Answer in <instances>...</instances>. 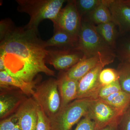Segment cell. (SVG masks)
Segmentation results:
<instances>
[{"label": "cell", "instance_id": "1", "mask_svg": "<svg viewBox=\"0 0 130 130\" xmlns=\"http://www.w3.org/2000/svg\"><path fill=\"white\" fill-rule=\"evenodd\" d=\"M48 50L37 31L17 27L10 19L0 22V58L5 71L12 76L30 83L40 73L55 76L46 64Z\"/></svg>", "mask_w": 130, "mask_h": 130}, {"label": "cell", "instance_id": "2", "mask_svg": "<svg viewBox=\"0 0 130 130\" xmlns=\"http://www.w3.org/2000/svg\"><path fill=\"white\" fill-rule=\"evenodd\" d=\"M18 11L29 14V21L24 27L38 31V26L44 20L53 22L62 9L65 0H16Z\"/></svg>", "mask_w": 130, "mask_h": 130}, {"label": "cell", "instance_id": "3", "mask_svg": "<svg viewBox=\"0 0 130 130\" xmlns=\"http://www.w3.org/2000/svg\"><path fill=\"white\" fill-rule=\"evenodd\" d=\"M110 48L101 37L91 22L81 20V29L78 35L76 49L83 53L84 56L90 57L101 54L114 56Z\"/></svg>", "mask_w": 130, "mask_h": 130}, {"label": "cell", "instance_id": "4", "mask_svg": "<svg viewBox=\"0 0 130 130\" xmlns=\"http://www.w3.org/2000/svg\"><path fill=\"white\" fill-rule=\"evenodd\" d=\"M91 100L77 99L60 108L53 118L49 119L51 130H72L88 113Z\"/></svg>", "mask_w": 130, "mask_h": 130}, {"label": "cell", "instance_id": "5", "mask_svg": "<svg viewBox=\"0 0 130 130\" xmlns=\"http://www.w3.org/2000/svg\"><path fill=\"white\" fill-rule=\"evenodd\" d=\"M32 97L49 119L53 118L61 104L57 79L50 78L36 86Z\"/></svg>", "mask_w": 130, "mask_h": 130}, {"label": "cell", "instance_id": "6", "mask_svg": "<svg viewBox=\"0 0 130 130\" xmlns=\"http://www.w3.org/2000/svg\"><path fill=\"white\" fill-rule=\"evenodd\" d=\"M123 113L102 100L92 99L86 115L94 122L95 130L118 124Z\"/></svg>", "mask_w": 130, "mask_h": 130}, {"label": "cell", "instance_id": "7", "mask_svg": "<svg viewBox=\"0 0 130 130\" xmlns=\"http://www.w3.org/2000/svg\"><path fill=\"white\" fill-rule=\"evenodd\" d=\"M81 20L75 1H68L66 6L61 10L56 20L53 23V25L58 26L78 39Z\"/></svg>", "mask_w": 130, "mask_h": 130}, {"label": "cell", "instance_id": "8", "mask_svg": "<svg viewBox=\"0 0 130 130\" xmlns=\"http://www.w3.org/2000/svg\"><path fill=\"white\" fill-rule=\"evenodd\" d=\"M110 63L104 61L100 63L78 81L77 99H95L102 86L99 81L100 72L106 65Z\"/></svg>", "mask_w": 130, "mask_h": 130}, {"label": "cell", "instance_id": "9", "mask_svg": "<svg viewBox=\"0 0 130 130\" xmlns=\"http://www.w3.org/2000/svg\"><path fill=\"white\" fill-rule=\"evenodd\" d=\"M84 57L82 52L76 49L48 50L46 63L60 71L69 70Z\"/></svg>", "mask_w": 130, "mask_h": 130}, {"label": "cell", "instance_id": "10", "mask_svg": "<svg viewBox=\"0 0 130 130\" xmlns=\"http://www.w3.org/2000/svg\"><path fill=\"white\" fill-rule=\"evenodd\" d=\"M40 106L32 97L26 98L21 103L15 114L21 130H36Z\"/></svg>", "mask_w": 130, "mask_h": 130}, {"label": "cell", "instance_id": "11", "mask_svg": "<svg viewBox=\"0 0 130 130\" xmlns=\"http://www.w3.org/2000/svg\"><path fill=\"white\" fill-rule=\"evenodd\" d=\"M113 59L114 56H106L101 54L90 57L84 56L78 63L64 73L70 78L79 81L100 63L104 61L111 63Z\"/></svg>", "mask_w": 130, "mask_h": 130}, {"label": "cell", "instance_id": "12", "mask_svg": "<svg viewBox=\"0 0 130 130\" xmlns=\"http://www.w3.org/2000/svg\"><path fill=\"white\" fill-rule=\"evenodd\" d=\"M1 91L0 95V118H6L15 113L21 103L26 99L22 91H12L10 89Z\"/></svg>", "mask_w": 130, "mask_h": 130}, {"label": "cell", "instance_id": "13", "mask_svg": "<svg viewBox=\"0 0 130 130\" xmlns=\"http://www.w3.org/2000/svg\"><path fill=\"white\" fill-rule=\"evenodd\" d=\"M113 21L119 27L121 33L130 30V7L122 1L107 0Z\"/></svg>", "mask_w": 130, "mask_h": 130}, {"label": "cell", "instance_id": "14", "mask_svg": "<svg viewBox=\"0 0 130 130\" xmlns=\"http://www.w3.org/2000/svg\"><path fill=\"white\" fill-rule=\"evenodd\" d=\"M57 80L62 108L76 100L78 81L70 78L64 72L59 76Z\"/></svg>", "mask_w": 130, "mask_h": 130}, {"label": "cell", "instance_id": "15", "mask_svg": "<svg viewBox=\"0 0 130 130\" xmlns=\"http://www.w3.org/2000/svg\"><path fill=\"white\" fill-rule=\"evenodd\" d=\"M53 26L54 35L50 39L45 41L46 47H55L59 49L63 50L76 49L78 39L58 26Z\"/></svg>", "mask_w": 130, "mask_h": 130}, {"label": "cell", "instance_id": "16", "mask_svg": "<svg viewBox=\"0 0 130 130\" xmlns=\"http://www.w3.org/2000/svg\"><path fill=\"white\" fill-rule=\"evenodd\" d=\"M36 83H26L12 76L6 71H0V86L1 89H18L25 95L30 96L35 93Z\"/></svg>", "mask_w": 130, "mask_h": 130}, {"label": "cell", "instance_id": "17", "mask_svg": "<svg viewBox=\"0 0 130 130\" xmlns=\"http://www.w3.org/2000/svg\"><path fill=\"white\" fill-rule=\"evenodd\" d=\"M89 18L93 23L97 25L113 21L111 13L107 4V0H103L101 5L90 13Z\"/></svg>", "mask_w": 130, "mask_h": 130}, {"label": "cell", "instance_id": "18", "mask_svg": "<svg viewBox=\"0 0 130 130\" xmlns=\"http://www.w3.org/2000/svg\"><path fill=\"white\" fill-rule=\"evenodd\" d=\"M116 25L113 21L100 24L95 26L99 35L105 42L111 47H115L117 37Z\"/></svg>", "mask_w": 130, "mask_h": 130}, {"label": "cell", "instance_id": "19", "mask_svg": "<svg viewBox=\"0 0 130 130\" xmlns=\"http://www.w3.org/2000/svg\"><path fill=\"white\" fill-rule=\"evenodd\" d=\"M101 100L124 113L130 104V94L121 90Z\"/></svg>", "mask_w": 130, "mask_h": 130}, {"label": "cell", "instance_id": "20", "mask_svg": "<svg viewBox=\"0 0 130 130\" xmlns=\"http://www.w3.org/2000/svg\"><path fill=\"white\" fill-rule=\"evenodd\" d=\"M117 70L121 89L130 94V64L128 62L121 63Z\"/></svg>", "mask_w": 130, "mask_h": 130}, {"label": "cell", "instance_id": "21", "mask_svg": "<svg viewBox=\"0 0 130 130\" xmlns=\"http://www.w3.org/2000/svg\"><path fill=\"white\" fill-rule=\"evenodd\" d=\"M103 0H76L75 1L76 7L79 16L82 17L86 14H89L96 8L101 5Z\"/></svg>", "mask_w": 130, "mask_h": 130}, {"label": "cell", "instance_id": "22", "mask_svg": "<svg viewBox=\"0 0 130 130\" xmlns=\"http://www.w3.org/2000/svg\"><path fill=\"white\" fill-rule=\"evenodd\" d=\"M118 70L112 68L103 69L100 72L99 79L102 86L108 85L119 80Z\"/></svg>", "mask_w": 130, "mask_h": 130}, {"label": "cell", "instance_id": "23", "mask_svg": "<svg viewBox=\"0 0 130 130\" xmlns=\"http://www.w3.org/2000/svg\"><path fill=\"white\" fill-rule=\"evenodd\" d=\"M122 90L119 80L109 85L102 86L98 93L95 99L102 100L113 93Z\"/></svg>", "mask_w": 130, "mask_h": 130}, {"label": "cell", "instance_id": "24", "mask_svg": "<svg viewBox=\"0 0 130 130\" xmlns=\"http://www.w3.org/2000/svg\"><path fill=\"white\" fill-rule=\"evenodd\" d=\"M18 124V119L14 113L9 117L1 120L0 130H13Z\"/></svg>", "mask_w": 130, "mask_h": 130}, {"label": "cell", "instance_id": "25", "mask_svg": "<svg viewBox=\"0 0 130 130\" xmlns=\"http://www.w3.org/2000/svg\"><path fill=\"white\" fill-rule=\"evenodd\" d=\"M38 119L36 130H51L49 119L40 107L38 111Z\"/></svg>", "mask_w": 130, "mask_h": 130}, {"label": "cell", "instance_id": "26", "mask_svg": "<svg viewBox=\"0 0 130 130\" xmlns=\"http://www.w3.org/2000/svg\"><path fill=\"white\" fill-rule=\"evenodd\" d=\"M74 130H95V123L86 115L78 122Z\"/></svg>", "mask_w": 130, "mask_h": 130}, {"label": "cell", "instance_id": "27", "mask_svg": "<svg viewBox=\"0 0 130 130\" xmlns=\"http://www.w3.org/2000/svg\"><path fill=\"white\" fill-rule=\"evenodd\" d=\"M118 130H130V104L120 118Z\"/></svg>", "mask_w": 130, "mask_h": 130}, {"label": "cell", "instance_id": "28", "mask_svg": "<svg viewBox=\"0 0 130 130\" xmlns=\"http://www.w3.org/2000/svg\"><path fill=\"white\" fill-rule=\"evenodd\" d=\"M124 50L126 57H130V41L126 43L125 44Z\"/></svg>", "mask_w": 130, "mask_h": 130}, {"label": "cell", "instance_id": "29", "mask_svg": "<svg viewBox=\"0 0 130 130\" xmlns=\"http://www.w3.org/2000/svg\"><path fill=\"white\" fill-rule=\"evenodd\" d=\"M100 130H118V124H115L108 125Z\"/></svg>", "mask_w": 130, "mask_h": 130}, {"label": "cell", "instance_id": "30", "mask_svg": "<svg viewBox=\"0 0 130 130\" xmlns=\"http://www.w3.org/2000/svg\"><path fill=\"white\" fill-rule=\"evenodd\" d=\"M124 3L130 7V0H125L122 1Z\"/></svg>", "mask_w": 130, "mask_h": 130}, {"label": "cell", "instance_id": "31", "mask_svg": "<svg viewBox=\"0 0 130 130\" xmlns=\"http://www.w3.org/2000/svg\"><path fill=\"white\" fill-rule=\"evenodd\" d=\"M13 130H20V128L19 126V124L15 128H14Z\"/></svg>", "mask_w": 130, "mask_h": 130}, {"label": "cell", "instance_id": "32", "mask_svg": "<svg viewBox=\"0 0 130 130\" xmlns=\"http://www.w3.org/2000/svg\"><path fill=\"white\" fill-rule=\"evenodd\" d=\"M127 59V62L130 64V57H126Z\"/></svg>", "mask_w": 130, "mask_h": 130}]
</instances>
